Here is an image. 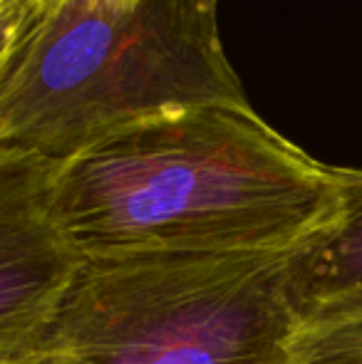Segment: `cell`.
Segmentation results:
<instances>
[{
    "mask_svg": "<svg viewBox=\"0 0 362 364\" xmlns=\"http://www.w3.org/2000/svg\"><path fill=\"white\" fill-rule=\"evenodd\" d=\"M50 216L82 258L275 253L338 216L335 168L248 105H193L110 132L55 164Z\"/></svg>",
    "mask_w": 362,
    "mask_h": 364,
    "instance_id": "1",
    "label": "cell"
},
{
    "mask_svg": "<svg viewBox=\"0 0 362 364\" xmlns=\"http://www.w3.org/2000/svg\"><path fill=\"white\" fill-rule=\"evenodd\" d=\"M248 105L218 0H43L0 80V149L60 164L193 105Z\"/></svg>",
    "mask_w": 362,
    "mask_h": 364,
    "instance_id": "2",
    "label": "cell"
},
{
    "mask_svg": "<svg viewBox=\"0 0 362 364\" xmlns=\"http://www.w3.org/2000/svg\"><path fill=\"white\" fill-rule=\"evenodd\" d=\"M298 250L82 258L0 364H285Z\"/></svg>",
    "mask_w": 362,
    "mask_h": 364,
    "instance_id": "3",
    "label": "cell"
},
{
    "mask_svg": "<svg viewBox=\"0 0 362 364\" xmlns=\"http://www.w3.org/2000/svg\"><path fill=\"white\" fill-rule=\"evenodd\" d=\"M55 164L0 149V357L40 325L80 265L50 216Z\"/></svg>",
    "mask_w": 362,
    "mask_h": 364,
    "instance_id": "4",
    "label": "cell"
},
{
    "mask_svg": "<svg viewBox=\"0 0 362 364\" xmlns=\"http://www.w3.org/2000/svg\"><path fill=\"white\" fill-rule=\"evenodd\" d=\"M333 168L340 193L338 216L295 253L293 295L300 322L362 312V171Z\"/></svg>",
    "mask_w": 362,
    "mask_h": 364,
    "instance_id": "5",
    "label": "cell"
},
{
    "mask_svg": "<svg viewBox=\"0 0 362 364\" xmlns=\"http://www.w3.org/2000/svg\"><path fill=\"white\" fill-rule=\"evenodd\" d=\"M285 364H362V312L303 320Z\"/></svg>",
    "mask_w": 362,
    "mask_h": 364,
    "instance_id": "6",
    "label": "cell"
},
{
    "mask_svg": "<svg viewBox=\"0 0 362 364\" xmlns=\"http://www.w3.org/2000/svg\"><path fill=\"white\" fill-rule=\"evenodd\" d=\"M43 0H0V80L10 68L23 38L38 20Z\"/></svg>",
    "mask_w": 362,
    "mask_h": 364,
    "instance_id": "7",
    "label": "cell"
}]
</instances>
